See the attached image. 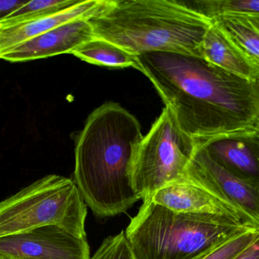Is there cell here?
Instances as JSON below:
<instances>
[{
    "mask_svg": "<svg viewBox=\"0 0 259 259\" xmlns=\"http://www.w3.org/2000/svg\"><path fill=\"white\" fill-rule=\"evenodd\" d=\"M138 57L142 73L198 148L258 134V81L235 76L198 57L163 52Z\"/></svg>",
    "mask_w": 259,
    "mask_h": 259,
    "instance_id": "6da1fadb",
    "label": "cell"
},
{
    "mask_svg": "<svg viewBox=\"0 0 259 259\" xmlns=\"http://www.w3.org/2000/svg\"><path fill=\"white\" fill-rule=\"evenodd\" d=\"M143 137L137 118L117 103H104L88 116L75 142L74 181L98 218L125 213L142 199L132 167Z\"/></svg>",
    "mask_w": 259,
    "mask_h": 259,
    "instance_id": "7a4b0ae2",
    "label": "cell"
},
{
    "mask_svg": "<svg viewBox=\"0 0 259 259\" xmlns=\"http://www.w3.org/2000/svg\"><path fill=\"white\" fill-rule=\"evenodd\" d=\"M89 21L95 37L138 57L163 52L202 59L203 40L213 25L189 2L177 0H109Z\"/></svg>",
    "mask_w": 259,
    "mask_h": 259,
    "instance_id": "3957f363",
    "label": "cell"
},
{
    "mask_svg": "<svg viewBox=\"0 0 259 259\" xmlns=\"http://www.w3.org/2000/svg\"><path fill=\"white\" fill-rule=\"evenodd\" d=\"M254 227L220 215L174 211L148 197L125 233L136 259H197Z\"/></svg>",
    "mask_w": 259,
    "mask_h": 259,
    "instance_id": "277c9868",
    "label": "cell"
},
{
    "mask_svg": "<svg viewBox=\"0 0 259 259\" xmlns=\"http://www.w3.org/2000/svg\"><path fill=\"white\" fill-rule=\"evenodd\" d=\"M87 204L74 180L46 176L0 204V237L45 226L87 238Z\"/></svg>",
    "mask_w": 259,
    "mask_h": 259,
    "instance_id": "5b68a950",
    "label": "cell"
},
{
    "mask_svg": "<svg viewBox=\"0 0 259 259\" xmlns=\"http://www.w3.org/2000/svg\"><path fill=\"white\" fill-rule=\"evenodd\" d=\"M198 148L182 130L172 110L164 107L135 154L132 183L136 193L143 200L184 180Z\"/></svg>",
    "mask_w": 259,
    "mask_h": 259,
    "instance_id": "8992f818",
    "label": "cell"
},
{
    "mask_svg": "<svg viewBox=\"0 0 259 259\" xmlns=\"http://www.w3.org/2000/svg\"><path fill=\"white\" fill-rule=\"evenodd\" d=\"M0 256L14 259H91L87 238L45 226L0 237Z\"/></svg>",
    "mask_w": 259,
    "mask_h": 259,
    "instance_id": "52a82bcc",
    "label": "cell"
},
{
    "mask_svg": "<svg viewBox=\"0 0 259 259\" xmlns=\"http://www.w3.org/2000/svg\"><path fill=\"white\" fill-rule=\"evenodd\" d=\"M186 177L248 215L259 225V186L218 165L203 148L194 155Z\"/></svg>",
    "mask_w": 259,
    "mask_h": 259,
    "instance_id": "ba28073f",
    "label": "cell"
},
{
    "mask_svg": "<svg viewBox=\"0 0 259 259\" xmlns=\"http://www.w3.org/2000/svg\"><path fill=\"white\" fill-rule=\"evenodd\" d=\"M151 198L156 204L174 211L220 215L233 218L251 227H259L245 212L187 177L162 188Z\"/></svg>",
    "mask_w": 259,
    "mask_h": 259,
    "instance_id": "9c48e42d",
    "label": "cell"
},
{
    "mask_svg": "<svg viewBox=\"0 0 259 259\" xmlns=\"http://www.w3.org/2000/svg\"><path fill=\"white\" fill-rule=\"evenodd\" d=\"M95 37L89 19H78L16 45L0 54V57L10 63H22L72 54Z\"/></svg>",
    "mask_w": 259,
    "mask_h": 259,
    "instance_id": "30bf717a",
    "label": "cell"
},
{
    "mask_svg": "<svg viewBox=\"0 0 259 259\" xmlns=\"http://www.w3.org/2000/svg\"><path fill=\"white\" fill-rule=\"evenodd\" d=\"M201 148L230 174L259 186V133L220 139Z\"/></svg>",
    "mask_w": 259,
    "mask_h": 259,
    "instance_id": "8fae6325",
    "label": "cell"
},
{
    "mask_svg": "<svg viewBox=\"0 0 259 259\" xmlns=\"http://www.w3.org/2000/svg\"><path fill=\"white\" fill-rule=\"evenodd\" d=\"M109 0H81L79 4L38 20L0 28V54L33 37L78 19H91L108 5Z\"/></svg>",
    "mask_w": 259,
    "mask_h": 259,
    "instance_id": "7c38bea8",
    "label": "cell"
},
{
    "mask_svg": "<svg viewBox=\"0 0 259 259\" xmlns=\"http://www.w3.org/2000/svg\"><path fill=\"white\" fill-rule=\"evenodd\" d=\"M202 60L224 72L250 81H259V64L213 22L204 36Z\"/></svg>",
    "mask_w": 259,
    "mask_h": 259,
    "instance_id": "4fadbf2b",
    "label": "cell"
},
{
    "mask_svg": "<svg viewBox=\"0 0 259 259\" xmlns=\"http://www.w3.org/2000/svg\"><path fill=\"white\" fill-rule=\"evenodd\" d=\"M72 55L91 64L107 68H134L142 72L139 57L118 45L104 39L95 37L81 45Z\"/></svg>",
    "mask_w": 259,
    "mask_h": 259,
    "instance_id": "5bb4252c",
    "label": "cell"
},
{
    "mask_svg": "<svg viewBox=\"0 0 259 259\" xmlns=\"http://www.w3.org/2000/svg\"><path fill=\"white\" fill-rule=\"evenodd\" d=\"M213 22L239 48L259 64V19L240 16H221Z\"/></svg>",
    "mask_w": 259,
    "mask_h": 259,
    "instance_id": "9a60e30c",
    "label": "cell"
},
{
    "mask_svg": "<svg viewBox=\"0 0 259 259\" xmlns=\"http://www.w3.org/2000/svg\"><path fill=\"white\" fill-rule=\"evenodd\" d=\"M81 0H34L0 19V28L16 26L60 13L79 4Z\"/></svg>",
    "mask_w": 259,
    "mask_h": 259,
    "instance_id": "2e32d148",
    "label": "cell"
},
{
    "mask_svg": "<svg viewBox=\"0 0 259 259\" xmlns=\"http://www.w3.org/2000/svg\"><path fill=\"white\" fill-rule=\"evenodd\" d=\"M189 4L212 20L226 15L259 19V0H198Z\"/></svg>",
    "mask_w": 259,
    "mask_h": 259,
    "instance_id": "e0dca14e",
    "label": "cell"
},
{
    "mask_svg": "<svg viewBox=\"0 0 259 259\" xmlns=\"http://www.w3.org/2000/svg\"><path fill=\"white\" fill-rule=\"evenodd\" d=\"M259 235V227L249 229L240 233L197 259H233L252 243Z\"/></svg>",
    "mask_w": 259,
    "mask_h": 259,
    "instance_id": "ac0fdd59",
    "label": "cell"
},
{
    "mask_svg": "<svg viewBox=\"0 0 259 259\" xmlns=\"http://www.w3.org/2000/svg\"><path fill=\"white\" fill-rule=\"evenodd\" d=\"M91 259H136L125 232L109 236L103 241Z\"/></svg>",
    "mask_w": 259,
    "mask_h": 259,
    "instance_id": "d6986e66",
    "label": "cell"
},
{
    "mask_svg": "<svg viewBox=\"0 0 259 259\" xmlns=\"http://www.w3.org/2000/svg\"><path fill=\"white\" fill-rule=\"evenodd\" d=\"M28 1L25 0H1L0 1V14L1 19L10 16L16 10H19Z\"/></svg>",
    "mask_w": 259,
    "mask_h": 259,
    "instance_id": "ffe728a7",
    "label": "cell"
},
{
    "mask_svg": "<svg viewBox=\"0 0 259 259\" xmlns=\"http://www.w3.org/2000/svg\"><path fill=\"white\" fill-rule=\"evenodd\" d=\"M233 259H259V235L252 243Z\"/></svg>",
    "mask_w": 259,
    "mask_h": 259,
    "instance_id": "44dd1931",
    "label": "cell"
},
{
    "mask_svg": "<svg viewBox=\"0 0 259 259\" xmlns=\"http://www.w3.org/2000/svg\"><path fill=\"white\" fill-rule=\"evenodd\" d=\"M0 259H14V258H8V257H3V256H0Z\"/></svg>",
    "mask_w": 259,
    "mask_h": 259,
    "instance_id": "7402d4cb",
    "label": "cell"
},
{
    "mask_svg": "<svg viewBox=\"0 0 259 259\" xmlns=\"http://www.w3.org/2000/svg\"><path fill=\"white\" fill-rule=\"evenodd\" d=\"M258 85H259V81H258Z\"/></svg>",
    "mask_w": 259,
    "mask_h": 259,
    "instance_id": "603a6c76",
    "label": "cell"
}]
</instances>
